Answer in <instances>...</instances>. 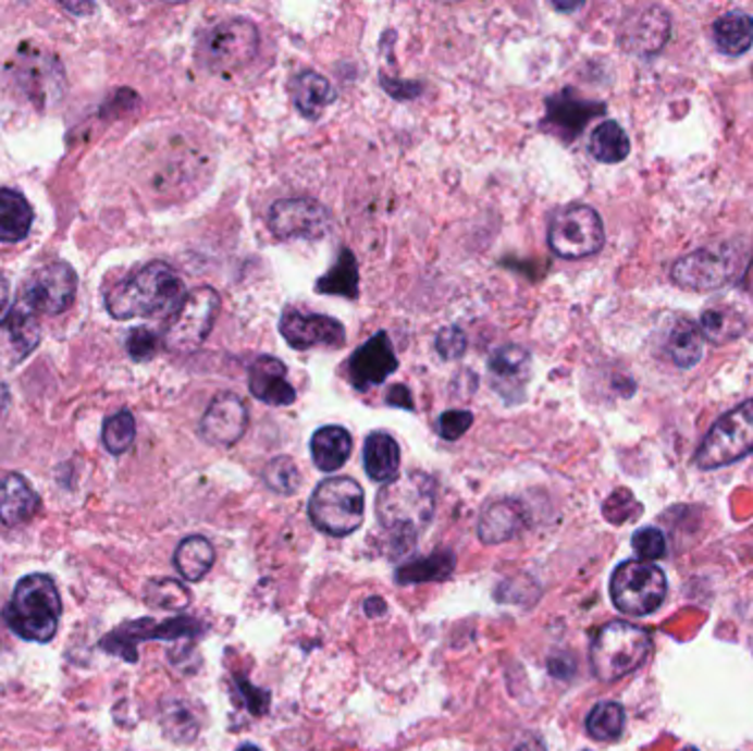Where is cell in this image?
Segmentation results:
<instances>
[{
  "instance_id": "cell-36",
  "label": "cell",
  "mask_w": 753,
  "mask_h": 751,
  "mask_svg": "<svg viewBox=\"0 0 753 751\" xmlns=\"http://www.w3.org/2000/svg\"><path fill=\"white\" fill-rule=\"evenodd\" d=\"M670 36V16L662 8H650L641 21L639 32L632 36V47L645 53H654L666 45Z\"/></svg>"
},
{
  "instance_id": "cell-16",
  "label": "cell",
  "mask_w": 753,
  "mask_h": 751,
  "mask_svg": "<svg viewBox=\"0 0 753 751\" xmlns=\"http://www.w3.org/2000/svg\"><path fill=\"white\" fill-rule=\"evenodd\" d=\"M399 359L391 344L386 331L372 335L366 344H361L348 359V380L357 391H370L384 384L391 374L397 370Z\"/></svg>"
},
{
  "instance_id": "cell-13",
  "label": "cell",
  "mask_w": 753,
  "mask_h": 751,
  "mask_svg": "<svg viewBox=\"0 0 753 751\" xmlns=\"http://www.w3.org/2000/svg\"><path fill=\"white\" fill-rule=\"evenodd\" d=\"M333 217L316 199H277L269 210V227L280 241H318L331 232Z\"/></svg>"
},
{
  "instance_id": "cell-2",
  "label": "cell",
  "mask_w": 753,
  "mask_h": 751,
  "mask_svg": "<svg viewBox=\"0 0 753 751\" xmlns=\"http://www.w3.org/2000/svg\"><path fill=\"white\" fill-rule=\"evenodd\" d=\"M183 300V283L165 262H148L109 290L107 309L115 320L152 318Z\"/></svg>"
},
{
  "instance_id": "cell-34",
  "label": "cell",
  "mask_w": 753,
  "mask_h": 751,
  "mask_svg": "<svg viewBox=\"0 0 753 751\" xmlns=\"http://www.w3.org/2000/svg\"><path fill=\"white\" fill-rule=\"evenodd\" d=\"M744 331V318L729 307H709L701 318V333L712 344H725L740 337Z\"/></svg>"
},
{
  "instance_id": "cell-49",
  "label": "cell",
  "mask_w": 753,
  "mask_h": 751,
  "mask_svg": "<svg viewBox=\"0 0 753 751\" xmlns=\"http://www.w3.org/2000/svg\"><path fill=\"white\" fill-rule=\"evenodd\" d=\"M8 298H10V283L8 278L0 273V313H3V309L8 307Z\"/></svg>"
},
{
  "instance_id": "cell-33",
  "label": "cell",
  "mask_w": 753,
  "mask_h": 751,
  "mask_svg": "<svg viewBox=\"0 0 753 751\" xmlns=\"http://www.w3.org/2000/svg\"><path fill=\"white\" fill-rule=\"evenodd\" d=\"M589 152L602 163H619L630 155V139L617 122L608 120L593 131Z\"/></svg>"
},
{
  "instance_id": "cell-43",
  "label": "cell",
  "mask_w": 753,
  "mask_h": 751,
  "mask_svg": "<svg viewBox=\"0 0 753 751\" xmlns=\"http://www.w3.org/2000/svg\"><path fill=\"white\" fill-rule=\"evenodd\" d=\"M474 423V415L469 410H447L439 417V434L445 441H458Z\"/></svg>"
},
{
  "instance_id": "cell-4",
  "label": "cell",
  "mask_w": 753,
  "mask_h": 751,
  "mask_svg": "<svg viewBox=\"0 0 753 751\" xmlns=\"http://www.w3.org/2000/svg\"><path fill=\"white\" fill-rule=\"evenodd\" d=\"M650 650L652 639L647 630L628 621H610L600 628L591 643L593 675L604 684L619 681L643 666Z\"/></svg>"
},
{
  "instance_id": "cell-17",
  "label": "cell",
  "mask_w": 753,
  "mask_h": 751,
  "mask_svg": "<svg viewBox=\"0 0 753 751\" xmlns=\"http://www.w3.org/2000/svg\"><path fill=\"white\" fill-rule=\"evenodd\" d=\"M249 428V410L234 393H221L212 399L199 423V434L210 445L232 447Z\"/></svg>"
},
{
  "instance_id": "cell-11",
  "label": "cell",
  "mask_w": 753,
  "mask_h": 751,
  "mask_svg": "<svg viewBox=\"0 0 753 751\" xmlns=\"http://www.w3.org/2000/svg\"><path fill=\"white\" fill-rule=\"evenodd\" d=\"M740 269H742V258L738 247L733 245L701 247L675 262L672 280L683 290L712 292L731 283L733 278H738Z\"/></svg>"
},
{
  "instance_id": "cell-19",
  "label": "cell",
  "mask_w": 753,
  "mask_h": 751,
  "mask_svg": "<svg viewBox=\"0 0 753 751\" xmlns=\"http://www.w3.org/2000/svg\"><path fill=\"white\" fill-rule=\"evenodd\" d=\"M602 113H604V104L580 100L573 90L567 88L546 100V118L542 124L548 133L571 141L584 131L589 120Z\"/></svg>"
},
{
  "instance_id": "cell-24",
  "label": "cell",
  "mask_w": 753,
  "mask_h": 751,
  "mask_svg": "<svg viewBox=\"0 0 753 751\" xmlns=\"http://www.w3.org/2000/svg\"><path fill=\"white\" fill-rule=\"evenodd\" d=\"M40 509V496L21 475H8L0 481V520L8 527L32 520Z\"/></svg>"
},
{
  "instance_id": "cell-27",
  "label": "cell",
  "mask_w": 753,
  "mask_h": 751,
  "mask_svg": "<svg viewBox=\"0 0 753 751\" xmlns=\"http://www.w3.org/2000/svg\"><path fill=\"white\" fill-rule=\"evenodd\" d=\"M34 210L29 201L10 187H0V243H21L29 236Z\"/></svg>"
},
{
  "instance_id": "cell-32",
  "label": "cell",
  "mask_w": 753,
  "mask_h": 751,
  "mask_svg": "<svg viewBox=\"0 0 753 751\" xmlns=\"http://www.w3.org/2000/svg\"><path fill=\"white\" fill-rule=\"evenodd\" d=\"M703 333L690 320H679L668 337V353L679 368H692L703 357Z\"/></svg>"
},
{
  "instance_id": "cell-44",
  "label": "cell",
  "mask_w": 753,
  "mask_h": 751,
  "mask_svg": "<svg viewBox=\"0 0 753 751\" xmlns=\"http://www.w3.org/2000/svg\"><path fill=\"white\" fill-rule=\"evenodd\" d=\"M157 346H159V340H157V335L150 329H135V331H131L128 342H126V348H128V353H131V357L135 361L152 359L155 353H157Z\"/></svg>"
},
{
  "instance_id": "cell-48",
  "label": "cell",
  "mask_w": 753,
  "mask_h": 751,
  "mask_svg": "<svg viewBox=\"0 0 753 751\" xmlns=\"http://www.w3.org/2000/svg\"><path fill=\"white\" fill-rule=\"evenodd\" d=\"M366 613H368L370 617L384 615V613H386V602L380 600V598H370V600L366 602Z\"/></svg>"
},
{
  "instance_id": "cell-39",
  "label": "cell",
  "mask_w": 753,
  "mask_h": 751,
  "mask_svg": "<svg viewBox=\"0 0 753 751\" xmlns=\"http://www.w3.org/2000/svg\"><path fill=\"white\" fill-rule=\"evenodd\" d=\"M135 434H137L135 417L128 410H120L104 421L102 441L111 454H124L133 445Z\"/></svg>"
},
{
  "instance_id": "cell-21",
  "label": "cell",
  "mask_w": 753,
  "mask_h": 751,
  "mask_svg": "<svg viewBox=\"0 0 753 751\" xmlns=\"http://www.w3.org/2000/svg\"><path fill=\"white\" fill-rule=\"evenodd\" d=\"M490 372L496 391H501L503 395H507V391H514L516 399H520L518 391L524 393L531 374V355L518 344L501 346L490 357Z\"/></svg>"
},
{
  "instance_id": "cell-51",
  "label": "cell",
  "mask_w": 753,
  "mask_h": 751,
  "mask_svg": "<svg viewBox=\"0 0 753 751\" xmlns=\"http://www.w3.org/2000/svg\"><path fill=\"white\" fill-rule=\"evenodd\" d=\"M681 751H699L696 747H686V749H681Z\"/></svg>"
},
{
  "instance_id": "cell-25",
  "label": "cell",
  "mask_w": 753,
  "mask_h": 751,
  "mask_svg": "<svg viewBox=\"0 0 753 751\" xmlns=\"http://www.w3.org/2000/svg\"><path fill=\"white\" fill-rule=\"evenodd\" d=\"M289 90L296 109L307 120H320L324 109L337 100L333 84L318 71H303L300 75H296Z\"/></svg>"
},
{
  "instance_id": "cell-20",
  "label": "cell",
  "mask_w": 753,
  "mask_h": 751,
  "mask_svg": "<svg viewBox=\"0 0 753 751\" xmlns=\"http://www.w3.org/2000/svg\"><path fill=\"white\" fill-rule=\"evenodd\" d=\"M247 384H249V393L258 402L275 406V408L292 406L298 399L296 389L287 380V366L271 355H260L254 359Z\"/></svg>"
},
{
  "instance_id": "cell-7",
  "label": "cell",
  "mask_w": 753,
  "mask_h": 751,
  "mask_svg": "<svg viewBox=\"0 0 753 751\" xmlns=\"http://www.w3.org/2000/svg\"><path fill=\"white\" fill-rule=\"evenodd\" d=\"M221 311V296L212 287L187 292L165 327L163 344L170 353L190 355L199 350L212 333Z\"/></svg>"
},
{
  "instance_id": "cell-38",
  "label": "cell",
  "mask_w": 753,
  "mask_h": 751,
  "mask_svg": "<svg viewBox=\"0 0 753 751\" xmlns=\"http://www.w3.org/2000/svg\"><path fill=\"white\" fill-rule=\"evenodd\" d=\"M193 595L176 580H152L146 587V602L161 611H183L190 604Z\"/></svg>"
},
{
  "instance_id": "cell-37",
  "label": "cell",
  "mask_w": 753,
  "mask_h": 751,
  "mask_svg": "<svg viewBox=\"0 0 753 751\" xmlns=\"http://www.w3.org/2000/svg\"><path fill=\"white\" fill-rule=\"evenodd\" d=\"M262 479H264V485L280 496H292L303 485V475H300V469L292 456L271 458L264 465Z\"/></svg>"
},
{
  "instance_id": "cell-40",
  "label": "cell",
  "mask_w": 753,
  "mask_h": 751,
  "mask_svg": "<svg viewBox=\"0 0 753 751\" xmlns=\"http://www.w3.org/2000/svg\"><path fill=\"white\" fill-rule=\"evenodd\" d=\"M163 729L170 738H174L178 742H187L197 736V723H195L193 712L178 701L170 703L163 710Z\"/></svg>"
},
{
  "instance_id": "cell-46",
  "label": "cell",
  "mask_w": 753,
  "mask_h": 751,
  "mask_svg": "<svg viewBox=\"0 0 753 751\" xmlns=\"http://www.w3.org/2000/svg\"><path fill=\"white\" fill-rule=\"evenodd\" d=\"M386 404L393 408H404V410H415V397L408 386L397 384L386 393Z\"/></svg>"
},
{
  "instance_id": "cell-3",
  "label": "cell",
  "mask_w": 753,
  "mask_h": 751,
  "mask_svg": "<svg viewBox=\"0 0 753 751\" xmlns=\"http://www.w3.org/2000/svg\"><path fill=\"white\" fill-rule=\"evenodd\" d=\"M62 600L55 582L45 574L25 576L5 606L8 626L27 641L49 643L60 624Z\"/></svg>"
},
{
  "instance_id": "cell-31",
  "label": "cell",
  "mask_w": 753,
  "mask_h": 751,
  "mask_svg": "<svg viewBox=\"0 0 753 751\" xmlns=\"http://www.w3.org/2000/svg\"><path fill=\"white\" fill-rule=\"evenodd\" d=\"M316 292L329 296H344L348 300H355L359 296V269L350 249L340 251L329 273L318 280Z\"/></svg>"
},
{
  "instance_id": "cell-10",
  "label": "cell",
  "mask_w": 753,
  "mask_h": 751,
  "mask_svg": "<svg viewBox=\"0 0 753 751\" xmlns=\"http://www.w3.org/2000/svg\"><path fill=\"white\" fill-rule=\"evenodd\" d=\"M548 247L564 260H580L597 254L604 247L606 232L602 217L591 206H567L551 219Z\"/></svg>"
},
{
  "instance_id": "cell-12",
  "label": "cell",
  "mask_w": 753,
  "mask_h": 751,
  "mask_svg": "<svg viewBox=\"0 0 753 751\" xmlns=\"http://www.w3.org/2000/svg\"><path fill=\"white\" fill-rule=\"evenodd\" d=\"M77 275L66 262H49L36 269L23 285L21 305L36 316H60L75 298Z\"/></svg>"
},
{
  "instance_id": "cell-30",
  "label": "cell",
  "mask_w": 753,
  "mask_h": 751,
  "mask_svg": "<svg viewBox=\"0 0 753 751\" xmlns=\"http://www.w3.org/2000/svg\"><path fill=\"white\" fill-rule=\"evenodd\" d=\"M456 567V557L449 551H436L425 557H417L406 562L397 569L399 584H423V582H441L452 576Z\"/></svg>"
},
{
  "instance_id": "cell-9",
  "label": "cell",
  "mask_w": 753,
  "mask_h": 751,
  "mask_svg": "<svg viewBox=\"0 0 753 751\" xmlns=\"http://www.w3.org/2000/svg\"><path fill=\"white\" fill-rule=\"evenodd\" d=\"M753 452V399L725 413L705 434L696 450L701 469H718L731 465Z\"/></svg>"
},
{
  "instance_id": "cell-45",
  "label": "cell",
  "mask_w": 753,
  "mask_h": 751,
  "mask_svg": "<svg viewBox=\"0 0 753 751\" xmlns=\"http://www.w3.org/2000/svg\"><path fill=\"white\" fill-rule=\"evenodd\" d=\"M238 688H240V692L245 694L247 705H249V710H251L254 714H264V712H267V707H269V694H267V692H262V690L249 686V684L243 681V679H238Z\"/></svg>"
},
{
  "instance_id": "cell-8",
  "label": "cell",
  "mask_w": 753,
  "mask_h": 751,
  "mask_svg": "<svg viewBox=\"0 0 753 751\" xmlns=\"http://www.w3.org/2000/svg\"><path fill=\"white\" fill-rule=\"evenodd\" d=\"M666 574L652 562L628 559L615 569L610 578V600L617 611L632 617L654 613L666 602Z\"/></svg>"
},
{
  "instance_id": "cell-5",
  "label": "cell",
  "mask_w": 753,
  "mask_h": 751,
  "mask_svg": "<svg viewBox=\"0 0 753 751\" xmlns=\"http://www.w3.org/2000/svg\"><path fill=\"white\" fill-rule=\"evenodd\" d=\"M311 522L335 538L350 535L363 522V490L355 479L333 477L322 481L309 501Z\"/></svg>"
},
{
  "instance_id": "cell-15",
  "label": "cell",
  "mask_w": 753,
  "mask_h": 751,
  "mask_svg": "<svg viewBox=\"0 0 753 751\" xmlns=\"http://www.w3.org/2000/svg\"><path fill=\"white\" fill-rule=\"evenodd\" d=\"M199 621L187 619V617H176V619H168V621H152V619H139L133 624H126L118 630H113L111 635H107L100 641V648L124 656L126 662H135L137 660V650L135 643L141 639H181V637H195L199 632Z\"/></svg>"
},
{
  "instance_id": "cell-18",
  "label": "cell",
  "mask_w": 753,
  "mask_h": 751,
  "mask_svg": "<svg viewBox=\"0 0 753 751\" xmlns=\"http://www.w3.org/2000/svg\"><path fill=\"white\" fill-rule=\"evenodd\" d=\"M40 344L38 316L16 303L0 318V370L8 372L23 364Z\"/></svg>"
},
{
  "instance_id": "cell-28",
  "label": "cell",
  "mask_w": 753,
  "mask_h": 751,
  "mask_svg": "<svg viewBox=\"0 0 753 751\" xmlns=\"http://www.w3.org/2000/svg\"><path fill=\"white\" fill-rule=\"evenodd\" d=\"M214 565V546L203 535L185 538L174 551V567L187 582H199Z\"/></svg>"
},
{
  "instance_id": "cell-14",
  "label": "cell",
  "mask_w": 753,
  "mask_h": 751,
  "mask_svg": "<svg viewBox=\"0 0 753 751\" xmlns=\"http://www.w3.org/2000/svg\"><path fill=\"white\" fill-rule=\"evenodd\" d=\"M280 333L285 342L296 350L309 348H340L346 342V329L331 316L322 313H303L294 307H287L280 316Z\"/></svg>"
},
{
  "instance_id": "cell-23",
  "label": "cell",
  "mask_w": 753,
  "mask_h": 751,
  "mask_svg": "<svg viewBox=\"0 0 753 751\" xmlns=\"http://www.w3.org/2000/svg\"><path fill=\"white\" fill-rule=\"evenodd\" d=\"M402 450L388 432H372L363 443V469L370 481L391 483L399 477Z\"/></svg>"
},
{
  "instance_id": "cell-29",
  "label": "cell",
  "mask_w": 753,
  "mask_h": 751,
  "mask_svg": "<svg viewBox=\"0 0 753 751\" xmlns=\"http://www.w3.org/2000/svg\"><path fill=\"white\" fill-rule=\"evenodd\" d=\"M716 47L727 56H742L753 45V19L746 12H729L714 23Z\"/></svg>"
},
{
  "instance_id": "cell-41",
  "label": "cell",
  "mask_w": 753,
  "mask_h": 751,
  "mask_svg": "<svg viewBox=\"0 0 753 751\" xmlns=\"http://www.w3.org/2000/svg\"><path fill=\"white\" fill-rule=\"evenodd\" d=\"M632 549L643 562H652L666 555L668 544L664 531H658L656 527H643L632 535Z\"/></svg>"
},
{
  "instance_id": "cell-42",
  "label": "cell",
  "mask_w": 753,
  "mask_h": 751,
  "mask_svg": "<svg viewBox=\"0 0 753 751\" xmlns=\"http://www.w3.org/2000/svg\"><path fill=\"white\" fill-rule=\"evenodd\" d=\"M439 355L447 361H454V359H460L467 350V335L460 327L456 324H449L445 329L439 331L436 335V342H434Z\"/></svg>"
},
{
  "instance_id": "cell-47",
  "label": "cell",
  "mask_w": 753,
  "mask_h": 751,
  "mask_svg": "<svg viewBox=\"0 0 753 751\" xmlns=\"http://www.w3.org/2000/svg\"><path fill=\"white\" fill-rule=\"evenodd\" d=\"M514 751H546V744L542 742V738L538 736H529L527 740H522Z\"/></svg>"
},
{
  "instance_id": "cell-50",
  "label": "cell",
  "mask_w": 753,
  "mask_h": 751,
  "mask_svg": "<svg viewBox=\"0 0 753 751\" xmlns=\"http://www.w3.org/2000/svg\"><path fill=\"white\" fill-rule=\"evenodd\" d=\"M236 751H262V749H258L256 744H243V747L236 749Z\"/></svg>"
},
{
  "instance_id": "cell-1",
  "label": "cell",
  "mask_w": 753,
  "mask_h": 751,
  "mask_svg": "<svg viewBox=\"0 0 753 751\" xmlns=\"http://www.w3.org/2000/svg\"><path fill=\"white\" fill-rule=\"evenodd\" d=\"M436 507V483L430 475L406 472L386 483L376 494L374 512L391 538L415 542L430 525Z\"/></svg>"
},
{
  "instance_id": "cell-35",
  "label": "cell",
  "mask_w": 753,
  "mask_h": 751,
  "mask_svg": "<svg viewBox=\"0 0 753 751\" xmlns=\"http://www.w3.org/2000/svg\"><path fill=\"white\" fill-rule=\"evenodd\" d=\"M626 725V712L617 701L597 703L587 716V731L595 740H617Z\"/></svg>"
},
{
  "instance_id": "cell-26",
  "label": "cell",
  "mask_w": 753,
  "mask_h": 751,
  "mask_svg": "<svg viewBox=\"0 0 753 751\" xmlns=\"http://www.w3.org/2000/svg\"><path fill=\"white\" fill-rule=\"evenodd\" d=\"M353 452V436L342 426H324L311 436V456L320 472H337Z\"/></svg>"
},
{
  "instance_id": "cell-6",
  "label": "cell",
  "mask_w": 753,
  "mask_h": 751,
  "mask_svg": "<svg viewBox=\"0 0 753 751\" xmlns=\"http://www.w3.org/2000/svg\"><path fill=\"white\" fill-rule=\"evenodd\" d=\"M260 49V32L247 19H230L214 25L199 45V62L221 75L243 71Z\"/></svg>"
},
{
  "instance_id": "cell-22",
  "label": "cell",
  "mask_w": 753,
  "mask_h": 751,
  "mask_svg": "<svg viewBox=\"0 0 753 751\" xmlns=\"http://www.w3.org/2000/svg\"><path fill=\"white\" fill-rule=\"evenodd\" d=\"M527 525V512L518 501L503 498L485 507L479 520V538L483 544H501L511 540Z\"/></svg>"
}]
</instances>
